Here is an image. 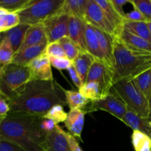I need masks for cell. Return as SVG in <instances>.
<instances>
[{"label":"cell","instance_id":"obj_1","mask_svg":"<svg viewBox=\"0 0 151 151\" xmlns=\"http://www.w3.org/2000/svg\"><path fill=\"white\" fill-rule=\"evenodd\" d=\"M10 111L43 116L56 105L66 106L64 88L55 81H31L9 100Z\"/></svg>","mask_w":151,"mask_h":151},{"label":"cell","instance_id":"obj_2","mask_svg":"<svg viewBox=\"0 0 151 151\" xmlns=\"http://www.w3.org/2000/svg\"><path fill=\"white\" fill-rule=\"evenodd\" d=\"M42 116L10 112L0 125V137L25 151H44L47 134L41 128Z\"/></svg>","mask_w":151,"mask_h":151},{"label":"cell","instance_id":"obj_3","mask_svg":"<svg viewBox=\"0 0 151 151\" xmlns=\"http://www.w3.org/2000/svg\"><path fill=\"white\" fill-rule=\"evenodd\" d=\"M114 84L125 78L134 79L151 69V52L134 49L116 38L114 47Z\"/></svg>","mask_w":151,"mask_h":151},{"label":"cell","instance_id":"obj_4","mask_svg":"<svg viewBox=\"0 0 151 151\" xmlns=\"http://www.w3.org/2000/svg\"><path fill=\"white\" fill-rule=\"evenodd\" d=\"M111 91L140 116L145 119L151 118L148 100L139 90L134 80L125 78L118 81L114 84Z\"/></svg>","mask_w":151,"mask_h":151},{"label":"cell","instance_id":"obj_5","mask_svg":"<svg viewBox=\"0 0 151 151\" xmlns=\"http://www.w3.org/2000/svg\"><path fill=\"white\" fill-rule=\"evenodd\" d=\"M31 81L32 73L29 66L11 63L3 66L0 72V91L10 100Z\"/></svg>","mask_w":151,"mask_h":151},{"label":"cell","instance_id":"obj_6","mask_svg":"<svg viewBox=\"0 0 151 151\" xmlns=\"http://www.w3.org/2000/svg\"><path fill=\"white\" fill-rule=\"evenodd\" d=\"M65 0H30L27 5L17 12L20 24L29 26L42 24L57 13Z\"/></svg>","mask_w":151,"mask_h":151},{"label":"cell","instance_id":"obj_7","mask_svg":"<svg viewBox=\"0 0 151 151\" xmlns=\"http://www.w3.org/2000/svg\"><path fill=\"white\" fill-rule=\"evenodd\" d=\"M69 22V14L64 11L62 6L57 13L43 22L48 44L58 41L63 37L68 36Z\"/></svg>","mask_w":151,"mask_h":151},{"label":"cell","instance_id":"obj_8","mask_svg":"<svg viewBox=\"0 0 151 151\" xmlns=\"http://www.w3.org/2000/svg\"><path fill=\"white\" fill-rule=\"evenodd\" d=\"M83 110L86 113L105 111L122 121L127 112V106L117 95L111 91L109 95L102 100L89 102Z\"/></svg>","mask_w":151,"mask_h":151},{"label":"cell","instance_id":"obj_9","mask_svg":"<svg viewBox=\"0 0 151 151\" xmlns=\"http://www.w3.org/2000/svg\"><path fill=\"white\" fill-rule=\"evenodd\" d=\"M114 78V71L113 67L103 62L95 60L91 65L86 82L97 83L101 86L105 95L108 96L113 87Z\"/></svg>","mask_w":151,"mask_h":151},{"label":"cell","instance_id":"obj_10","mask_svg":"<svg viewBox=\"0 0 151 151\" xmlns=\"http://www.w3.org/2000/svg\"><path fill=\"white\" fill-rule=\"evenodd\" d=\"M85 22L116 37L113 27L109 22L103 9L97 4L96 0H88Z\"/></svg>","mask_w":151,"mask_h":151},{"label":"cell","instance_id":"obj_11","mask_svg":"<svg viewBox=\"0 0 151 151\" xmlns=\"http://www.w3.org/2000/svg\"><path fill=\"white\" fill-rule=\"evenodd\" d=\"M32 73V81H53L50 57L45 54L40 55L28 64Z\"/></svg>","mask_w":151,"mask_h":151},{"label":"cell","instance_id":"obj_12","mask_svg":"<svg viewBox=\"0 0 151 151\" xmlns=\"http://www.w3.org/2000/svg\"><path fill=\"white\" fill-rule=\"evenodd\" d=\"M86 22L78 16L69 14L68 36L76 43L81 51L87 52L86 45Z\"/></svg>","mask_w":151,"mask_h":151},{"label":"cell","instance_id":"obj_13","mask_svg":"<svg viewBox=\"0 0 151 151\" xmlns=\"http://www.w3.org/2000/svg\"><path fill=\"white\" fill-rule=\"evenodd\" d=\"M48 45L47 38L42 41L41 44L33 47H29L22 51L16 53L12 63L21 66H28L29 63L36 58L44 54L45 50Z\"/></svg>","mask_w":151,"mask_h":151},{"label":"cell","instance_id":"obj_14","mask_svg":"<svg viewBox=\"0 0 151 151\" xmlns=\"http://www.w3.org/2000/svg\"><path fill=\"white\" fill-rule=\"evenodd\" d=\"M85 29L86 45L87 52L91 55H92L95 60H100V61L103 62V63L109 65L104 53L103 52L101 48H100L97 35H96L95 32H94V27H93L92 25L86 22Z\"/></svg>","mask_w":151,"mask_h":151},{"label":"cell","instance_id":"obj_15","mask_svg":"<svg viewBox=\"0 0 151 151\" xmlns=\"http://www.w3.org/2000/svg\"><path fill=\"white\" fill-rule=\"evenodd\" d=\"M86 112L83 109H71L67 114L65 127L69 134L75 137L81 138L85 121Z\"/></svg>","mask_w":151,"mask_h":151},{"label":"cell","instance_id":"obj_16","mask_svg":"<svg viewBox=\"0 0 151 151\" xmlns=\"http://www.w3.org/2000/svg\"><path fill=\"white\" fill-rule=\"evenodd\" d=\"M44 151H71L63 130L58 125L55 131L47 134Z\"/></svg>","mask_w":151,"mask_h":151},{"label":"cell","instance_id":"obj_17","mask_svg":"<svg viewBox=\"0 0 151 151\" xmlns=\"http://www.w3.org/2000/svg\"><path fill=\"white\" fill-rule=\"evenodd\" d=\"M122 121L134 131H140L151 137L150 119L142 117L130 108L127 107V112Z\"/></svg>","mask_w":151,"mask_h":151},{"label":"cell","instance_id":"obj_18","mask_svg":"<svg viewBox=\"0 0 151 151\" xmlns=\"http://www.w3.org/2000/svg\"><path fill=\"white\" fill-rule=\"evenodd\" d=\"M97 4L103 9L106 18L109 22L113 27L115 31V35L117 37L123 29L125 20L122 17L119 16V13L116 12L113 4H111V0H96Z\"/></svg>","mask_w":151,"mask_h":151},{"label":"cell","instance_id":"obj_19","mask_svg":"<svg viewBox=\"0 0 151 151\" xmlns=\"http://www.w3.org/2000/svg\"><path fill=\"white\" fill-rule=\"evenodd\" d=\"M94 27V30L97 35L99 44L102 51L104 53L108 63L110 66L113 67V60H114V42L116 37L114 36L111 34L104 32L99 28Z\"/></svg>","mask_w":151,"mask_h":151},{"label":"cell","instance_id":"obj_20","mask_svg":"<svg viewBox=\"0 0 151 151\" xmlns=\"http://www.w3.org/2000/svg\"><path fill=\"white\" fill-rule=\"evenodd\" d=\"M46 38H47V35H46L44 25L42 24L30 26L27 31L23 43L17 52L29 47L38 45Z\"/></svg>","mask_w":151,"mask_h":151},{"label":"cell","instance_id":"obj_21","mask_svg":"<svg viewBox=\"0 0 151 151\" xmlns=\"http://www.w3.org/2000/svg\"><path fill=\"white\" fill-rule=\"evenodd\" d=\"M116 38L128 47L151 52V43L125 29H122L119 35Z\"/></svg>","mask_w":151,"mask_h":151},{"label":"cell","instance_id":"obj_22","mask_svg":"<svg viewBox=\"0 0 151 151\" xmlns=\"http://www.w3.org/2000/svg\"><path fill=\"white\" fill-rule=\"evenodd\" d=\"M29 27L30 26H29V25L19 24L18 26L12 28V29L6 31V32H1V35L5 37L8 40L9 42L10 43L15 54L20 49L24 39L27 31L29 29Z\"/></svg>","mask_w":151,"mask_h":151},{"label":"cell","instance_id":"obj_23","mask_svg":"<svg viewBox=\"0 0 151 151\" xmlns=\"http://www.w3.org/2000/svg\"><path fill=\"white\" fill-rule=\"evenodd\" d=\"M94 60V58L88 52L81 51L76 59L73 61V66L79 74L83 84L86 82L88 72Z\"/></svg>","mask_w":151,"mask_h":151},{"label":"cell","instance_id":"obj_24","mask_svg":"<svg viewBox=\"0 0 151 151\" xmlns=\"http://www.w3.org/2000/svg\"><path fill=\"white\" fill-rule=\"evenodd\" d=\"M79 92L90 102L102 100L106 97L101 86L96 82H86L80 88Z\"/></svg>","mask_w":151,"mask_h":151},{"label":"cell","instance_id":"obj_25","mask_svg":"<svg viewBox=\"0 0 151 151\" xmlns=\"http://www.w3.org/2000/svg\"><path fill=\"white\" fill-rule=\"evenodd\" d=\"M123 29L151 43V35L147 22H127L124 23Z\"/></svg>","mask_w":151,"mask_h":151},{"label":"cell","instance_id":"obj_26","mask_svg":"<svg viewBox=\"0 0 151 151\" xmlns=\"http://www.w3.org/2000/svg\"><path fill=\"white\" fill-rule=\"evenodd\" d=\"M88 0H65L63 9L69 14L78 16L85 21Z\"/></svg>","mask_w":151,"mask_h":151},{"label":"cell","instance_id":"obj_27","mask_svg":"<svg viewBox=\"0 0 151 151\" xmlns=\"http://www.w3.org/2000/svg\"><path fill=\"white\" fill-rule=\"evenodd\" d=\"M19 24L20 19L17 13L0 7V33L18 26Z\"/></svg>","mask_w":151,"mask_h":151},{"label":"cell","instance_id":"obj_28","mask_svg":"<svg viewBox=\"0 0 151 151\" xmlns=\"http://www.w3.org/2000/svg\"><path fill=\"white\" fill-rule=\"evenodd\" d=\"M66 104L71 109H83L89 103V100L84 97L79 91H72V90H65Z\"/></svg>","mask_w":151,"mask_h":151},{"label":"cell","instance_id":"obj_29","mask_svg":"<svg viewBox=\"0 0 151 151\" xmlns=\"http://www.w3.org/2000/svg\"><path fill=\"white\" fill-rule=\"evenodd\" d=\"M15 52L8 40L0 33V64L6 66L13 62Z\"/></svg>","mask_w":151,"mask_h":151},{"label":"cell","instance_id":"obj_30","mask_svg":"<svg viewBox=\"0 0 151 151\" xmlns=\"http://www.w3.org/2000/svg\"><path fill=\"white\" fill-rule=\"evenodd\" d=\"M133 80L139 90L149 100L151 94V69L143 72Z\"/></svg>","mask_w":151,"mask_h":151},{"label":"cell","instance_id":"obj_31","mask_svg":"<svg viewBox=\"0 0 151 151\" xmlns=\"http://www.w3.org/2000/svg\"><path fill=\"white\" fill-rule=\"evenodd\" d=\"M132 144L135 151H151V138L140 131H134Z\"/></svg>","mask_w":151,"mask_h":151},{"label":"cell","instance_id":"obj_32","mask_svg":"<svg viewBox=\"0 0 151 151\" xmlns=\"http://www.w3.org/2000/svg\"><path fill=\"white\" fill-rule=\"evenodd\" d=\"M58 41L64 51L66 57L73 62L81 51L78 44L74 42L69 36L63 37Z\"/></svg>","mask_w":151,"mask_h":151},{"label":"cell","instance_id":"obj_33","mask_svg":"<svg viewBox=\"0 0 151 151\" xmlns=\"http://www.w3.org/2000/svg\"><path fill=\"white\" fill-rule=\"evenodd\" d=\"M67 114L63 109V106L60 105H56L53 106L46 114L42 116L44 119H50L54 121L56 124L58 125L60 122H64L66 121Z\"/></svg>","mask_w":151,"mask_h":151},{"label":"cell","instance_id":"obj_34","mask_svg":"<svg viewBox=\"0 0 151 151\" xmlns=\"http://www.w3.org/2000/svg\"><path fill=\"white\" fill-rule=\"evenodd\" d=\"M29 1L30 0H0V7L17 13L26 7Z\"/></svg>","mask_w":151,"mask_h":151},{"label":"cell","instance_id":"obj_35","mask_svg":"<svg viewBox=\"0 0 151 151\" xmlns=\"http://www.w3.org/2000/svg\"><path fill=\"white\" fill-rule=\"evenodd\" d=\"M133 7L139 10L147 22H151V1L150 0H130Z\"/></svg>","mask_w":151,"mask_h":151},{"label":"cell","instance_id":"obj_36","mask_svg":"<svg viewBox=\"0 0 151 151\" xmlns=\"http://www.w3.org/2000/svg\"><path fill=\"white\" fill-rule=\"evenodd\" d=\"M51 66L59 70L68 69L73 65V62L66 57H50Z\"/></svg>","mask_w":151,"mask_h":151},{"label":"cell","instance_id":"obj_37","mask_svg":"<svg viewBox=\"0 0 151 151\" xmlns=\"http://www.w3.org/2000/svg\"><path fill=\"white\" fill-rule=\"evenodd\" d=\"M44 54L48 57H66L64 51L59 41L48 44Z\"/></svg>","mask_w":151,"mask_h":151},{"label":"cell","instance_id":"obj_38","mask_svg":"<svg viewBox=\"0 0 151 151\" xmlns=\"http://www.w3.org/2000/svg\"><path fill=\"white\" fill-rule=\"evenodd\" d=\"M10 111V108L9 100L0 91V125Z\"/></svg>","mask_w":151,"mask_h":151},{"label":"cell","instance_id":"obj_39","mask_svg":"<svg viewBox=\"0 0 151 151\" xmlns=\"http://www.w3.org/2000/svg\"><path fill=\"white\" fill-rule=\"evenodd\" d=\"M0 151H25L15 143L0 137Z\"/></svg>","mask_w":151,"mask_h":151},{"label":"cell","instance_id":"obj_40","mask_svg":"<svg viewBox=\"0 0 151 151\" xmlns=\"http://www.w3.org/2000/svg\"><path fill=\"white\" fill-rule=\"evenodd\" d=\"M147 22L146 21L145 18L139 12V10H137L136 7H134V9L131 10L130 12L127 13L125 16V22Z\"/></svg>","mask_w":151,"mask_h":151},{"label":"cell","instance_id":"obj_41","mask_svg":"<svg viewBox=\"0 0 151 151\" xmlns=\"http://www.w3.org/2000/svg\"><path fill=\"white\" fill-rule=\"evenodd\" d=\"M58 125V124H56L55 122L53 120L50 119H44V118H41V128L44 132H46L47 134L48 133L52 132V131H55L56 129V126Z\"/></svg>","mask_w":151,"mask_h":151},{"label":"cell","instance_id":"obj_42","mask_svg":"<svg viewBox=\"0 0 151 151\" xmlns=\"http://www.w3.org/2000/svg\"><path fill=\"white\" fill-rule=\"evenodd\" d=\"M63 134L66 137V139H67L68 143H69V148H70L71 151H83L81 149V146H80L79 143L76 140L75 137L71 135L69 133H66L63 131Z\"/></svg>","mask_w":151,"mask_h":151},{"label":"cell","instance_id":"obj_43","mask_svg":"<svg viewBox=\"0 0 151 151\" xmlns=\"http://www.w3.org/2000/svg\"><path fill=\"white\" fill-rule=\"evenodd\" d=\"M67 71L68 72H69V75H70L71 79H72L74 84L75 85V86H77L80 89V88L82 87V86L83 85V83L82 81H81V77H80L79 74L78 73V72H77L76 69H75L73 65H72Z\"/></svg>","mask_w":151,"mask_h":151},{"label":"cell","instance_id":"obj_44","mask_svg":"<svg viewBox=\"0 0 151 151\" xmlns=\"http://www.w3.org/2000/svg\"><path fill=\"white\" fill-rule=\"evenodd\" d=\"M111 4H113L114 7L116 10V12L125 20V13L123 10V6L129 3V0H111Z\"/></svg>","mask_w":151,"mask_h":151},{"label":"cell","instance_id":"obj_45","mask_svg":"<svg viewBox=\"0 0 151 151\" xmlns=\"http://www.w3.org/2000/svg\"><path fill=\"white\" fill-rule=\"evenodd\" d=\"M148 102H149V107H150V112H151V94H150V97H149Z\"/></svg>","mask_w":151,"mask_h":151},{"label":"cell","instance_id":"obj_46","mask_svg":"<svg viewBox=\"0 0 151 151\" xmlns=\"http://www.w3.org/2000/svg\"><path fill=\"white\" fill-rule=\"evenodd\" d=\"M147 25H148L149 30H150V35H151V22H147Z\"/></svg>","mask_w":151,"mask_h":151},{"label":"cell","instance_id":"obj_47","mask_svg":"<svg viewBox=\"0 0 151 151\" xmlns=\"http://www.w3.org/2000/svg\"><path fill=\"white\" fill-rule=\"evenodd\" d=\"M3 66H2V65L0 64V72H1V69H2V68H3Z\"/></svg>","mask_w":151,"mask_h":151},{"label":"cell","instance_id":"obj_48","mask_svg":"<svg viewBox=\"0 0 151 151\" xmlns=\"http://www.w3.org/2000/svg\"><path fill=\"white\" fill-rule=\"evenodd\" d=\"M150 127H151V121L150 122Z\"/></svg>","mask_w":151,"mask_h":151},{"label":"cell","instance_id":"obj_49","mask_svg":"<svg viewBox=\"0 0 151 151\" xmlns=\"http://www.w3.org/2000/svg\"><path fill=\"white\" fill-rule=\"evenodd\" d=\"M150 1H151V0H150Z\"/></svg>","mask_w":151,"mask_h":151},{"label":"cell","instance_id":"obj_50","mask_svg":"<svg viewBox=\"0 0 151 151\" xmlns=\"http://www.w3.org/2000/svg\"><path fill=\"white\" fill-rule=\"evenodd\" d=\"M150 138H151V137H150Z\"/></svg>","mask_w":151,"mask_h":151}]
</instances>
